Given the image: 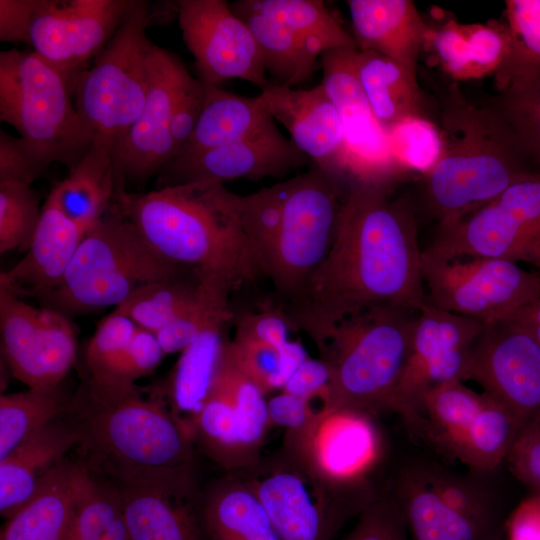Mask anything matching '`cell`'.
Returning a JSON list of instances; mask_svg holds the SVG:
<instances>
[{
	"instance_id": "obj_1",
	"label": "cell",
	"mask_w": 540,
	"mask_h": 540,
	"mask_svg": "<svg viewBox=\"0 0 540 540\" xmlns=\"http://www.w3.org/2000/svg\"><path fill=\"white\" fill-rule=\"evenodd\" d=\"M421 262L411 198L393 195L391 184L352 182L328 255L300 296L282 308L320 351L337 323L369 307L419 311Z\"/></svg>"
},
{
	"instance_id": "obj_2",
	"label": "cell",
	"mask_w": 540,
	"mask_h": 540,
	"mask_svg": "<svg viewBox=\"0 0 540 540\" xmlns=\"http://www.w3.org/2000/svg\"><path fill=\"white\" fill-rule=\"evenodd\" d=\"M242 197L204 181L145 193L119 189L113 204L164 258L233 290L263 275L242 226Z\"/></svg>"
},
{
	"instance_id": "obj_3",
	"label": "cell",
	"mask_w": 540,
	"mask_h": 540,
	"mask_svg": "<svg viewBox=\"0 0 540 540\" xmlns=\"http://www.w3.org/2000/svg\"><path fill=\"white\" fill-rule=\"evenodd\" d=\"M440 151L423 173L421 201L438 226L456 222L540 171L499 113L479 106L452 84L441 98Z\"/></svg>"
},
{
	"instance_id": "obj_4",
	"label": "cell",
	"mask_w": 540,
	"mask_h": 540,
	"mask_svg": "<svg viewBox=\"0 0 540 540\" xmlns=\"http://www.w3.org/2000/svg\"><path fill=\"white\" fill-rule=\"evenodd\" d=\"M75 426L90 473L114 478L118 486L158 490L192 499L194 443L161 392L140 391L108 406H92Z\"/></svg>"
},
{
	"instance_id": "obj_5",
	"label": "cell",
	"mask_w": 540,
	"mask_h": 540,
	"mask_svg": "<svg viewBox=\"0 0 540 540\" xmlns=\"http://www.w3.org/2000/svg\"><path fill=\"white\" fill-rule=\"evenodd\" d=\"M500 469L462 472L430 454L411 455L390 492L411 540H498L511 514Z\"/></svg>"
},
{
	"instance_id": "obj_6",
	"label": "cell",
	"mask_w": 540,
	"mask_h": 540,
	"mask_svg": "<svg viewBox=\"0 0 540 540\" xmlns=\"http://www.w3.org/2000/svg\"><path fill=\"white\" fill-rule=\"evenodd\" d=\"M198 274L160 255L112 202L85 232L65 275L42 300L67 317L117 307L138 287Z\"/></svg>"
},
{
	"instance_id": "obj_7",
	"label": "cell",
	"mask_w": 540,
	"mask_h": 540,
	"mask_svg": "<svg viewBox=\"0 0 540 540\" xmlns=\"http://www.w3.org/2000/svg\"><path fill=\"white\" fill-rule=\"evenodd\" d=\"M417 312L376 305L332 328L319 351L330 375L329 409L389 410L409 359Z\"/></svg>"
},
{
	"instance_id": "obj_8",
	"label": "cell",
	"mask_w": 540,
	"mask_h": 540,
	"mask_svg": "<svg viewBox=\"0 0 540 540\" xmlns=\"http://www.w3.org/2000/svg\"><path fill=\"white\" fill-rule=\"evenodd\" d=\"M282 540H333L375 498L369 484L337 488L290 447L240 471Z\"/></svg>"
},
{
	"instance_id": "obj_9",
	"label": "cell",
	"mask_w": 540,
	"mask_h": 540,
	"mask_svg": "<svg viewBox=\"0 0 540 540\" xmlns=\"http://www.w3.org/2000/svg\"><path fill=\"white\" fill-rule=\"evenodd\" d=\"M65 78L34 52L0 53V119L71 171L93 143Z\"/></svg>"
},
{
	"instance_id": "obj_10",
	"label": "cell",
	"mask_w": 540,
	"mask_h": 540,
	"mask_svg": "<svg viewBox=\"0 0 540 540\" xmlns=\"http://www.w3.org/2000/svg\"><path fill=\"white\" fill-rule=\"evenodd\" d=\"M463 383L430 389L401 419L438 456L470 469L496 470L505 463L522 423L491 396Z\"/></svg>"
},
{
	"instance_id": "obj_11",
	"label": "cell",
	"mask_w": 540,
	"mask_h": 540,
	"mask_svg": "<svg viewBox=\"0 0 540 540\" xmlns=\"http://www.w3.org/2000/svg\"><path fill=\"white\" fill-rule=\"evenodd\" d=\"M282 182L281 218L265 260L264 276L290 303L300 296L328 255L346 194L341 180L314 163Z\"/></svg>"
},
{
	"instance_id": "obj_12",
	"label": "cell",
	"mask_w": 540,
	"mask_h": 540,
	"mask_svg": "<svg viewBox=\"0 0 540 540\" xmlns=\"http://www.w3.org/2000/svg\"><path fill=\"white\" fill-rule=\"evenodd\" d=\"M149 3L135 0L92 66L77 79L76 109L94 139L115 145L139 117L146 98Z\"/></svg>"
},
{
	"instance_id": "obj_13",
	"label": "cell",
	"mask_w": 540,
	"mask_h": 540,
	"mask_svg": "<svg viewBox=\"0 0 540 540\" xmlns=\"http://www.w3.org/2000/svg\"><path fill=\"white\" fill-rule=\"evenodd\" d=\"M422 253L446 261L500 258L530 264L540 272V171L468 216L438 226Z\"/></svg>"
},
{
	"instance_id": "obj_14",
	"label": "cell",
	"mask_w": 540,
	"mask_h": 540,
	"mask_svg": "<svg viewBox=\"0 0 540 540\" xmlns=\"http://www.w3.org/2000/svg\"><path fill=\"white\" fill-rule=\"evenodd\" d=\"M425 303L482 322L540 299V272L492 257L440 260L422 253Z\"/></svg>"
},
{
	"instance_id": "obj_15",
	"label": "cell",
	"mask_w": 540,
	"mask_h": 540,
	"mask_svg": "<svg viewBox=\"0 0 540 540\" xmlns=\"http://www.w3.org/2000/svg\"><path fill=\"white\" fill-rule=\"evenodd\" d=\"M135 0H35L33 52L74 88L82 67L108 44Z\"/></svg>"
},
{
	"instance_id": "obj_16",
	"label": "cell",
	"mask_w": 540,
	"mask_h": 540,
	"mask_svg": "<svg viewBox=\"0 0 540 540\" xmlns=\"http://www.w3.org/2000/svg\"><path fill=\"white\" fill-rule=\"evenodd\" d=\"M468 380L523 425L540 412V344L511 318L483 322L470 349L464 382Z\"/></svg>"
},
{
	"instance_id": "obj_17",
	"label": "cell",
	"mask_w": 540,
	"mask_h": 540,
	"mask_svg": "<svg viewBox=\"0 0 540 540\" xmlns=\"http://www.w3.org/2000/svg\"><path fill=\"white\" fill-rule=\"evenodd\" d=\"M176 12L201 81L219 86L228 79H242L261 91L272 84L251 30L227 1L180 0Z\"/></svg>"
},
{
	"instance_id": "obj_18",
	"label": "cell",
	"mask_w": 540,
	"mask_h": 540,
	"mask_svg": "<svg viewBox=\"0 0 540 540\" xmlns=\"http://www.w3.org/2000/svg\"><path fill=\"white\" fill-rule=\"evenodd\" d=\"M356 51L339 48L322 53L321 83L342 121L349 180L392 184L406 169L396 159L387 132L373 115L358 81Z\"/></svg>"
},
{
	"instance_id": "obj_19",
	"label": "cell",
	"mask_w": 540,
	"mask_h": 540,
	"mask_svg": "<svg viewBox=\"0 0 540 540\" xmlns=\"http://www.w3.org/2000/svg\"><path fill=\"white\" fill-rule=\"evenodd\" d=\"M188 74L175 54L152 43L142 111L113 149L117 189H124L125 181H147L173 159L171 119L178 92Z\"/></svg>"
},
{
	"instance_id": "obj_20",
	"label": "cell",
	"mask_w": 540,
	"mask_h": 540,
	"mask_svg": "<svg viewBox=\"0 0 540 540\" xmlns=\"http://www.w3.org/2000/svg\"><path fill=\"white\" fill-rule=\"evenodd\" d=\"M482 324L424 303L417 312L409 359L389 410L402 417L430 389L464 382L470 349Z\"/></svg>"
},
{
	"instance_id": "obj_21",
	"label": "cell",
	"mask_w": 540,
	"mask_h": 540,
	"mask_svg": "<svg viewBox=\"0 0 540 540\" xmlns=\"http://www.w3.org/2000/svg\"><path fill=\"white\" fill-rule=\"evenodd\" d=\"M284 444L337 488L369 484L368 475L381 454L370 413L350 408L323 410L302 437Z\"/></svg>"
},
{
	"instance_id": "obj_22",
	"label": "cell",
	"mask_w": 540,
	"mask_h": 540,
	"mask_svg": "<svg viewBox=\"0 0 540 540\" xmlns=\"http://www.w3.org/2000/svg\"><path fill=\"white\" fill-rule=\"evenodd\" d=\"M313 162L275 125L187 158H173L159 171L162 187L190 182L284 178Z\"/></svg>"
},
{
	"instance_id": "obj_23",
	"label": "cell",
	"mask_w": 540,
	"mask_h": 540,
	"mask_svg": "<svg viewBox=\"0 0 540 540\" xmlns=\"http://www.w3.org/2000/svg\"><path fill=\"white\" fill-rule=\"evenodd\" d=\"M259 96L314 164L341 181L349 179L342 121L322 83L310 89L271 84Z\"/></svg>"
},
{
	"instance_id": "obj_24",
	"label": "cell",
	"mask_w": 540,
	"mask_h": 540,
	"mask_svg": "<svg viewBox=\"0 0 540 540\" xmlns=\"http://www.w3.org/2000/svg\"><path fill=\"white\" fill-rule=\"evenodd\" d=\"M87 229L69 219L50 191L28 247V253L0 274L18 295L41 300L55 290L74 258Z\"/></svg>"
},
{
	"instance_id": "obj_25",
	"label": "cell",
	"mask_w": 540,
	"mask_h": 540,
	"mask_svg": "<svg viewBox=\"0 0 540 540\" xmlns=\"http://www.w3.org/2000/svg\"><path fill=\"white\" fill-rule=\"evenodd\" d=\"M358 50L386 56L417 76L429 29L411 0H348Z\"/></svg>"
},
{
	"instance_id": "obj_26",
	"label": "cell",
	"mask_w": 540,
	"mask_h": 540,
	"mask_svg": "<svg viewBox=\"0 0 540 540\" xmlns=\"http://www.w3.org/2000/svg\"><path fill=\"white\" fill-rule=\"evenodd\" d=\"M75 424L51 421L0 460V513L6 520L24 507L79 443Z\"/></svg>"
},
{
	"instance_id": "obj_27",
	"label": "cell",
	"mask_w": 540,
	"mask_h": 540,
	"mask_svg": "<svg viewBox=\"0 0 540 540\" xmlns=\"http://www.w3.org/2000/svg\"><path fill=\"white\" fill-rule=\"evenodd\" d=\"M87 468L64 460L35 496L6 520L0 540H69Z\"/></svg>"
},
{
	"instance_id": "obj_28",
	"label": "cell",
	"mask_w": 540,
	"mask_h": 540,
	"mask_svg": "<svg viewBox=\"0 0 540 540\" xmlns=\"http://www.w3.org/2000/svg\"><path fill=\"white\" fill-rule=\"evenodd\" d=\"M205 85L202 114L190 139L174 158L191 157L276 125L259 95L244 97L217 85Z\"/></svg>"
},
{
	"instance_id": "obj_29",
	"label": "cell",
	"mask_w": 540,
	"mask_h": 540,
	"mask_svg": "<svg viewBox=\"0 0 540 540\" xmlns=\"http://www.w3.org/2000/svg\"><path fill=\"white\" fill-rule=\"evenodd\" d=\"M117 487L129 540H207L192 499L144 487Z\"/></svg>"
},
{
	"instance_id": "obj_30",
	"label": "cell",
	"mask_w": 540,
	"mask_h": 540,
	"mask_svg": "<svg viewBox=\"0 0 540 540\" xmlns=\"http://www.w3.org/2000/svg\"><path fill=\"white\" fill-rule=\"evenodd\" d=\"M355 72L376 120L387 132L413 119H426L417 76L377 52L358 50Z\"/></svg>"
},
{
	"instance_id": "obj_31",
	"label": "cell",
	"mask_w": 540,
	"mask_h": 540,
	"mask_svg": "<svg viewBox=\"0 0 540 540\" xmlns=\"http://www.w3.org/2000/svg\"><path fill=\"white\" fill-rule=\"evenodd\" d=\"M113 149V144L94 139L78 164L51 190L63 213L85 229L113 202L117 190Z\"/></svg>"
},
{
	"instance_id": "obj_32",
	"label": "cell",
	"mask_w": 540,
	"mask_h": 540,
	"mask_svg": "<svg viewBox=\"0 0 540 540\" xmlns=\"http://www.w3.org/2000/svg\"><path fill=\"white\" fill-rule=\"evenodd\" d=\"M223 327L206 330L181 352L167 386L161 391L172 415L190 436L218 367L225 342Z\"/></svg>"
},
{
	"instance_id": "obj_33",
	"label": "cell",
	"mask_w": 540,
	"mask_h": 540,
	"mask_svg": "<svg viewBox=\"0 0 540 540\" xmlns=\"http://www.w3.org/2000/svg\"><path fill=\"white\" fill-rule=\"evenodd\" d=\"M198 515L207 540H282L263 505L240 477L214 487Z\"/></svg>"
},
{
	"instance_id": "obj_34",
	"label": "cell",
	"mask_w": 540,
	"mask_h": 540,
	"mask_svg": "<svg viewBox=\"0 0 540 540\" xmlns=\"http://www.w3.org/2000/svg\"><path fill=\"white\" fill-rule=\"evenodd\" d=\"M230 7L251 30L272 84L293 88L311 76L320 55L299 36L280 22L250 9L243 0L230 3Z\"/></svg>"
},
{
	"instance_id": "obj_35",
	"label": "cell",
	"mask_w": 540,
	"mask_h": 540,
	"mask_svg": "<svg viewBox=\"0 0 540 540\" xmlns=\"http://www.w3.org/2000/svg\"><path fill=\"white\" fill-rule=\"evenodd\" d=\"M0 333L2 358L10 374L28 389H35L43 349L41 309L22 300L2 281Z\"/></svg>"
},
{
	"instance_id": "obj_36",
	"label": "cell",
	"mask_w": 540,
	"mask_h": 540,
	"mask_svg": "<svg viewBox=\"0 0 540 540\" xmlns=\"http://www.w3.org/2000/svg\"><path fill=\"white\" fill-rule=\"evenodd\" d=\"M250 9L276 20L313 51L357 48L354 38L320 0H243Z\"/></svg>"
},
{
	"instance_id": "obj_37",
	"label": "cell",
	"mask_w": 540,
	"mask_h": 540,
	"mask_svg": "<svg viewBox=\"0 0 540 540\" xmlns=\"http://www.w3.org/2000/svg\"><path fill=\"white\" fill-rule=\"evenodd\" d=\"M198 274L146 283L134 290L113 312L153 334L185 312L198 298Z\"/></svg>"
},
{
	"instance_id": "obj_38",
	"label": "cell",
	"mask_w": 540,
	"mask_h": 540,
	"mask_svg": "<svg viewBox=\"0 0 540 540\" xmlns=\"http://www.w3.org/2000/svg\"><path fill=\"white\" fill-rule=\"evenodd\" d=\"M540 170V62L515 75L490 104Z\"/></svg>"
},
{
	"instance_id": "obj_39",
	"label": "cell",
	"mask_w": 540,
	"mask_h": 540,
	"mask_svg": "<svg viewBox=\"0 0 540 540\" xmlns=\"http://www.w3.org/2000/svg\"><path fill=\"white\" fill-rule=\"evenodd\" d=\"M66 408L60 387L0 396V460Z\"/></svg>"
},
{
	"instance_id": "obj_40",
	"label": "cell",
	"mask_w": 540,
	"mask_h": 540,
	"mask_svg": "<svg viewBox=\"0 0 540 540\" xmlns=\"http://www.w3.org/2000/svg\"><path fill=\"white\" fill-rule=\"evenodd\" d=\"M231 291L232 289L220 280L201 277L197 300L154 334L165 355L181 353L206 330L224 326L232 317L229 309Z\"/></svg>"
},
{
	"instance_id": "obj_41",
	"label": "cell",
	"mask_w": 540,
	"mask_h": 540,
	"mask_svg": "<svg viewBox=\"0 0 540 540\" xmlns=\"http://www.w3.org/2000/svg\"><path fill=\"white\" fill-rule=\"evenodd\" d=\"M505 3V48L495 71L498 90L515 75L540 62V0H508Z\"/></svg>"
},
{
	"instance_id": "obj_42",
	"label": "cell",
	"mask_w": 540,
	"mask_h": 540,
	"mask_svg": "<svg viewBox=\"0 0 540 540\" xmlns=\"http://www.w3.org/2000/svg\"><path fill=\"white\" fill-rule=\"evenodd\" d=\"M228 350L238 368L266 395L282 389L298 366L308 358L303 347L292 342L286 349L234 337Z\"/></svg>"
},
{
	"instance_id": "obj_43",
	"label": "cell",
	"mask_w": 540,
	"mask_h": 540,
	"mask_svg": "<svg viewBox=\"0 0 540 540\" xmlns=\"http://www.w3.org/2000/svg\"><path fill=\"white\" fill-rule=\"evenodd\" d=\"M164 356L156 336L137 327L113 374L104 387L90 397L89 405L108 406L137 393L136 381L152 373Z\"/></svg>"
},
{
	"instance_id": "obj_44",
	"label": "cell",
	"mask_w": 540,
	"mask_h": 540,
	"mask_svg": "<svg viewBox=\"0 0 540 540\" xmlns=\"http://www.w3.org/2000/svg\"><path fill=\"white\" fill-rule=\"evenodd\" d=\"M136 329L131 320L113 311L98 323L85 349L89 397L109 380Z\"/></svg>"
},
{
	"instance_id": "obj_45",
	"label": "cell",
	"mask_w": 540,
	"mask_h": 540,
	"mask_svg": "<svg viewBox=\"0 0 540 540\" xmlns=\"http://www.w3.org/2000/svg\"><path fill=\"white\" fill-rule=\"evenodd\" d=\"M41 215L30 185L0 182V253L28 249Z\"/></svg>"
},
{
	"instance_id": "obj_46",
	"label": "cell",
	"mask_w": 540,
	"mask_h": 540,
	"mask_svg": "<svg viewBox=\"0 0 540 540\" xmlns=\"http://www.w3.org/2000/svg\"><path fill=\"white\" fill-rule=\"evenodd\" d=\"M396 159L408 170L426 172L436 161L440 151V135L426 119L400 123L387 131Z\"/></svg>"
},
{
	"instance_id": "obj_47",
	"label": "cell",
	"mask_w": 540,
	"mask_h": 540,
	"mask_svg": "<svg viewBox=\"0 0 540 540\" xmlns=\"http://www.w3.org/2000/svg\"><path fill=\"white\" fill-rule=\"evenodd\" d=\"M56 163L45 150L22 137L0 132V182L30 185Z\"/></svg>"
},
{
	"instance_id": "obj_48",
	"label": "cell",
	"mask_w": 540,
	"mask_h": 540,
	"mask_svg": "<svg viewBox=\"0 0 540 540\" xmlns=\"http://www.w3.org/2000/svg\"><path fill=\"white\" fill-rule=\"evenodd\" d=\"M344 540H411L403 513L390 493L375 498L358 515Z\"/></svg>"
},
{
	"instance_id": "obj_49",
	"label": "cell",
	"mask_w": 540,
	"mask_h": 540,
	"mask_svg": "<svg viewBox=\"0 0 540 540\" xmlns=\"http://www.w3.org/2000/svg\"><path fill=\"white\" fill-rule=\"evenodd\" d=\"M505 463L518 481L540 497V412L523 423Z\"/></svg>"
},
{
	"instance_id": "obj_50",
	"label": "cell",
	"mask_w": 540,
	"mask_h": 540,
	"mask_svg": "<svg viewBox=\"0 0 540 540\" xmlns=\"http://www.w3.org/2000/svg\"><path fill=\"white\" fill-rule=\"evenodd\" d=\"M205 101V83L189 73L178 92L171 119L170 133L174 157L190 139L202 114Z\"/></svg>"
},
{
	"instance_id": "obj_51",
	"label": "cell",
	"mask_w": 540,
	"mask_h": 540,
	"mask_svg": "<svg viewBox=\"0 0 540 540\" xmlns=\"http://www.w3.org/2000/svg\"><path fill=\"white\" fill-rule=\"evenodd\" d=\"M271 425L285 429V442L302 437L321 413L308 400L281 391L267 401Z\"/></svg>"
},
{
	"instance_id": "obj_52",
	"label": "cell",
	"mask_w": 540,
	"mask_h": 540,
	"mask_svg": "<svg viewBox=\"0 0 540 540\" xmlns=\"http://www.w3.org/2000/svg\"><path fill=\"white\" fill-rule=\"evenodd\" d=\"M293 328L282 306L259 313L246 312L237 323L235 336L270 344L279 349L288 348L292 341L288 331Z\"/></svg>"
},
{
	"instance_id": "obj_53",
	"label": "cell",
	"mask_w": 540,
	"mask_h": 540,
	"mask_svg": "<svg viewBox=\"0 0 540 540\" xmlns=\"http://www.w3.org/2000/svg\"><path fill=\"white\" fill-rule=\"evenodd\" d=\"M329 379L328 367L322 359L306 358L288 379L281 391L306 399L313 406L314 400L317 399L323 409H329Z\"/></svg>"
},
{
	"instance_id": "obj_54",
	"label": "cell",
	"mask_w": 540,
	"mask_h": 540,
	"mask_svg": "<svg viewBox=\"0 0 540 540\" xmlns=\"http://www.w3.org/2000/svg\"><path fill=\"white\" fill-rule=\"evenodd\" d=\"M35 0H0V41L29 45Z\"/></svg>"
},
{
	"instance_id": "obj_55",
	"label": "cell",
	"mask_w": 540,
	"mask_h": 540,
	"mask_svg": "<svg viewBox=\"0 0 540 540\" xmlns=\"http://www.w3.org/2000/svg\"><path fill=\"white\" fill-rule=\"evenodd\" d=\"M509 540H540V497L532 495L519 505Z\"/></svg>"
},
{
	"instance_id": "obj_56",
	"label": "cell",
	"mask_w": 540,
	"mask_h": 540,
	"mask_svg": "<svg viewBox=\"0 0 540 540\" xmlns=\"http://www.w3.org/2000/svg\"><path fill=\"white\" fill-rule=\"evenodd\" d=\"M505 318H511L524 326L540 344V299Z\"/></svg>"
},
{
	"instance_id": "obj_57",
	"label": "cell",
	"mask_w": 540,
	"mask_h": 540,
	"mask_svg": "<svg viewBox=\"0 0 540 540\" xmlns=\"http://www.w3.org/2000/svg\"><path fill=\"white\" fill-rule=\"evenodd\" d=\"M96 540H129L122 515L111 525L107 532Z\"/></svg>"
},
{
	"instance_id": "obj_58",
	"label": "cell",
	"mask_w": 540,
	"mask_h": 540,
	"mask_svg": "<svg viewBox=\"0 0 540 540\" xmlns=\"http://www.w3.org/2000/svg\"><path fill=\"white\" fill-rule=\"evenodd\" d=\"M498 540H509V537L507 535V531Z\"/></svg>"
}]
</instances>
